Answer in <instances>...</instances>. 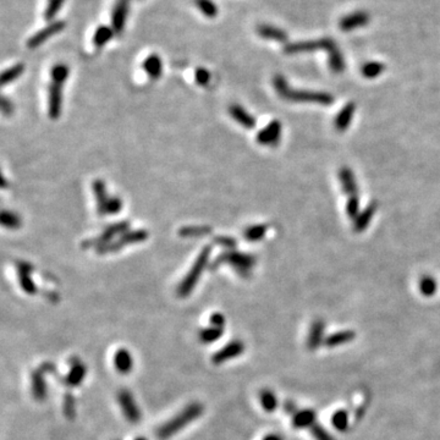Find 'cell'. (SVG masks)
I'll return each mask as SVG.
<instances>
[{
	"label": "cell",
	"instance_id": "cell-1",
	"mask_svg": "<svg viewBox=\"0 0 440 440\" xmlns=\"http://www.w3.org/2000/svg\"><path fill=\"white\" fill-rule=\"evenodd\" d=\"M275 91L282 99L296 103H318V104L329 105L334 102V98L330 94L324 92H311V91H295L289 87L286 80L282 76L274 77Z\"/></svg>",
	"mask_w": 440,
	"mask_h": 440
},
{
	"label": "cell",
	"instance_id": "cell-2",
	"mask_svg": "<svg viewBox=\"0 0 440 440\" xmlns=\"http://www.w3.org/2000/svg\"><path fill=\"white\" fill-rule=\"evenodd\" d=\"M223 264H230L235 271L239 273L241 277L247 278L250 277V273L251 269L256 264V257L250 255V253H243L239 252L236 250L233 251H225L220 253L217 258L212 262L211 269H218L220 265Z\"/></svg>",
	"mask_w": 440,
	"mask_h": 440
},
{
	"label": "cell",
	"instance_id": "cell-3",
	"mask_svg": "<svg viewBox=\"0 0 440 440\" xmlns=\"http://www.w3.org/2000/svg\"><path fill=\"white\" fill-rule=\"evenodd\" d=\"M202 412H203V407H202L200 404L189 405L181 413H179L174 418L170 419V422L160 427L156 432L157 436H158L159 439L170 438V436L174 435L175 433L180 432V430L185 428L186 426H188L192 420L198 418V417L202 415Z\"/></svg>",
	"mask_w": 440,
	"mask_h": 440
},
{
	"label": "cell",
	"instance_id": "cell-4",
	"mask_svg": "<svg viewBox=\"0 0 440 440\" xmlns=\"http://www.w3.org/2000/svg\"><path fill=\"white\" fill-rule=\"evenodd\" d=\"M212 255V246H205L203 250L200 252L197 259H196L194 264H192L191 269H189L186 277L182 279V281L180 282L178 288V295L180 297H187L191 291L194 290L196 285H197L198 280H200L202 273L205 269V266L208 265Z\"/></svg>",
	"mask_w": 440,
	"mask_h": 440
},
{
	"label": "cell",
	"instance_id": "cell-5",
	"mask_svg": "<svg viewBox=\"0 0 440 440\" xmlns=\"http://www.w3.org/2000/svg\"><path fill=\"white\" fill-rule=\"evenodd\" d=\"M128 230H130V221L128 220H123V221H119V223H114L111 224V225L105 227L99 236L94 237V239H88L83 241L82 248L97 250L98 247L114 241L115 236H121L124 233H126Z\"/></svg>",
	"mask_w": 440,
	"mask_h": 440
},
{
	"label": "cell",
	"instance_id": "cell-6",
	"mask_svg": "<svg viewBox=\"0 0 440 440\" xmlns=\"http://www.w3.org/2000/svg\"><path fill=\"white\" fill-rule=\"evenodd\" d=\"M65 26L66 24L62 20L49 22L46 27H43L42 30L36 32L33 36H31L30 40H28L27 43H26V46H27V48H30V49H36V48L41 47L42 44L46 43L50 37L60 33V32L65 28Z\"/></svg>",
	"mask_w": 440,
	"mask_h": 440
},
{
	"label": "cell",
	"instance_id": "cell-7",
	"mask_svg": "<svg viewBox=\"0 0 440 440\" xmlns=\"http://www.w3.org/2000/svg\"><path fill=\"white\" fill-rule=\"evenodd\" d=\"M281 137L280 121L273 120L257 135V142L262 146H277Z\"/></svg>",
	"mask_w": 440,
	"mask_h": 440
},
{
	"label": "cell",
	"instance_id": "cell-8",
	"mask_svg": "<svg viewBox=\"0 0 440 440\" xmlns=\"http://www.w3.org/2000/svg\"><path fill=\"white\" fill-rule=\"evenodd\" d=\"M131 0H117L111 11V27L115 33L120 34L124 31L128 16Z\"/></svg>",
	"mask_w": 440,
	"mask_h": 440
},
{
	"label": "cell",
	"instance_id": "cell-9",
	"mask_svg": "<svg viewBox=\"0 0 440 440\" xmlns=\"http://www.w3.org/2000/svg\"><path fill=\"white\" fill-rule=\"evenodd\" d=\"M63 105V85L51 82L49 86V99H48V114L53 120H58L62 115Z\"/></svg>",
	"mask_w": 440,
	"mask_h": 440
},
{
	"label": "cell",
	"instance_id": "cell-10",
	"mask_svg": "<svg viewBox=\"0 0 440 440\" xmlns=\"http://www.w3.org/2000/svg\"><path fill=\"white\" fill-rule=\"evenodd\" d=\"M119 404H120L121 410H123L124 415L126 418L132 423H137L141 418V413L136 403H135L133 397L126 390H121L118 395Z\"/></svg>",
	"mask_w": 440,
	"mask_h": 440
},
{
	"label": "cell",
	"instance_id": "cell-11",
	"mask_svg": "<svg viewBox=\"0 0 440 440\" xmlns=\"http://www.w3.org/2000/svg\"><path fill=\"white\" fill-rule=\"evenodd\" d=\"M17 273H18V280H20V285L26 294L28 295H34L37 292V288L34 285L33 280L31 278V273L33 271V266L31 263L27 262H18L17 264Z\"/></svg>",
	"mask_w": 440,
	"mask_h": 440
},
{
	"label": "cell",
	"instance_id": "cell-12",
	"mask_svg": "<svg viewBox=\"0 0 440 440\" xmlns=\"http://www.w3.org/2000/svg\"><path fill=\"white\" fill-rule=\"evenodd\" d=\"M245 350V345L241 341H231L229 345L224 346L223 349H220L215 355L212 357V361L215 365H220L223 362L231 359L234 357H237Z\"/></svg>",
	"mask_w": 440,
	"mask_h": 440
},
{
	"label": "cell",
	"instance_id": "cell-13",
	"mask_svg": "<svg viewBox=\"0 0 440 440\" xmlns=\"http://www.w3.org/2000/svg\"><path fill=\"white\" fill-rule=\"evenodd\" d=\"M229 113L234 120L237 121L241 126L245 128H253L256 126V119L252 117L248 111L245 110L239 104H231L229 108Z\"/></svg>",
	"mask_w": 440,
	"mask_h": 440
},
{
	"label": "cell",
	"instance_id": "cell-14",
	"mask_svg": "<svg viewBox=\"0 0 440 440\" xmlns=\"http://www.w3.org/2000/svg\"><path fill=\"white\" fill-rule=\"evenodd\" d=\"M144 72L152 80H158L163 73V62L158 54H150L142 64Z\"/></svg>",
	"mask_w": 440,
	"mask_h": 440
},
{
	"label": "cell",
	"instance_id": "cell-15",
	"mask_svg": "<svg viewBox=\"0 0 440 440\" xmlns=\"http://www.w3.org/2000/svg\"><path fill=\"white\" fill-rule=\"evenodd\" d=\"M339 179L341 182L342 189L346 195H349L350 197H355L358 194V187L357 182H356L355 175L349 168H342L339 171Z\"/></svg>",
	"mask_w": 440,
	"mask_h": 440
},
{
	"label": "cell",
	"instance_id": "cell-16",
	"mask_svg": "<svg viewBox=\"0 0 440 440\" xmlns=\"http://www.w3.org/2000/svg\"><path fill=\"white\" fill-rule=\"evenodd\" d=\"M148 239V231L143 229H137V230H128L126 233H124L123 235L119 236L117 240L120 248H124L125 246L132 245V243H139L143 242Z\"/></svg>",
	"mask_w": 440,
	"mask_h": 440
},
{
	"label": "cell",
	"instance_id": "cell-17",
	"mask_svg": "<svg viewBox=\"0 0 440 440\" xmlns=\"http://www.w3.org/2000/svg\"><path fill=\"white\" fill-rule=\"evenodd\" d=\"M92 188H93V194H94L95 201H97V211H98V213L102 215L105 204H107L108 200L110 198L108 196L107 186H105V182L103 181V180L97 179V180H94V181H93Z\"/></svg>",
	"mask_w": 440,
	"mask_h": 440
},
{
	"label": "cell",
	"instance_id": "cell-18",
	"mask_svg": "<svg viewBox=\"0 0 440 440\" xmlns=\"http://www.w3.org/2000/svg\"><path fill=\"white\" fill-rule=\"evenodd\" d=\"M355 110H356V107L353 103H349V104H346L345 107L340 110V113L338 114V117H336L335 121H334V125H335L336 130L345 131L346 128L349 127V125L351 124L352 121Z\"/></svg>",
	"mask_w": 440,
	"mask_h": 440
},
{
	"label": "cell",
	"instance_id": "cell-19",
	"mask_svg": "<svg viewBox=\"0 0 440 440\" xmlns=\"http://www.w3.org/2000/svg\"><path fill=\"white\" fill-rule=\"evenodd\" d=\"M375 211H377V203L373 202V203L369 204L361 214H358V217L355 219V226H353L356 233H361V231H364L366 227L368 226L372 218H373Z\"/></svg>",
	"mask_w": 440,
	"mask_h": 440
},
{
	"label": "cell",
	"instance_id": "cell-20",
	"mask_svg": "<svg viewBox=\"0 0 440 440\" xmlns=\"http://www.w3.org/2000/svg\"><path fill=\"white\" fill-rule=\"evenodd\" d=\"M114 33L115 32L111 26H99V27H97V30L94 31V34H93V44L97 48H103L105 44L110 42Z\"/></svg>",
	"mask_w": 440,
	"mask_h": 440
},
{
	"label": "cell",
	"instance_id": "cell-21",
	"mask_svg": "<svg viewBox=\"0 0 440 440\" xmlns=\"http://www.w3.org/2000/svg\"><path fill=\"white\" fill-rule=\"evenodd\" d=\"M132 357H131L130 352L127 350H119L114 356V365L115 368L118 369L120 373H128L132 368Z\"/></svg>",
	"mask_w": 440,
	"mask_h": 440
},
{
	"label": "cell",
	"instance_id": "cell-22",
	"mask_svg": "<svg viewBox=\"0 0 440 440\" xmlns=\"http://www.w3.org/2000/svg\"><path fill=\"white\" fill-rule=\"evenodd\" d=\"M355 338H356V334L355 332H351V330L338 332L333 334V335L328 336V338L324 340V345L329 346V348H335V346L342 345V343L351 341V340H353Z\"/></svg>",
	"mask_w": 440,
	"mask_h": 440
},
{
	"label": "cell",
	"instance_id": "cell-23",
	"mask_svg": "<svg viewBox=\"0 0 440 440\" xmlns=\"http://www.w3.org/2000/svg\"><path fill=\"white\" fill-rule=\"evenodd\" d=\"M212 233L211 226H184L179 230V235L186 239L203 237Z\"/></svg>",
	"mask_w": 440,
	"mask_h": 440
},
{
	"label": "cell",
	"instance_id": "cell-24",
	"mask_svg": "<svg viewBox=\"0 0 440 440\" xmlns=\"http://www.w3.org/2000/svg\"><path fill=\"white\" fill-rule=\"evenodd\" d=\"M24 71H25V65L22 63L15 64L14 66L4 70L2 73V85L6 86L9 85V83L14 82L15 80H17L18 77L24 73Z\"/></svg>",
	"mask_w": 440,
	"mask_h": 440
},
{
	"label": "cell",
	"instance_id": "cell-25",
	"mask_svg": "<svg viewBox=\"0 0 440 440\" xmlns=\"http://www.w3.org/2000/svg\"><path fill=\"white\" fill-rule=\"evenodd\" d=\"M314 419H316V415H314L313 411L304 410L297 412L292 422H294V426L297 427V428H304V427L313 425Z\"/></svg>",
	"mask_w": 440,
	"mask_h": 440
},
{
	"label": "cell",
	"instance_id": "cell-26",
	"mask_svg": "<svg viewBox=\"0 0 440 440\" xmlns=\"http://www.w3.org/2000/svg\"><path fill=\"white\" fill-rule=\"evenodd\" d=\"M268 225H252L243 231V237L250 242H257L265 236Z\"/></svg>",
	"mask_w": 440,
	"mask_h": 440
},
{
	"label": "cell",
	"instance_id": "cell-27",
	"mask_svg": "<svg viewBox=\"0 0 440 440\" xmlns=\"http://www.w3.org/2000/svg\"><path fill=\"white\" fill-rule=\"evenodd\" d=\"M195 5L205 17L214 18L218 16V6L212 0H195Z\"/></svg>",
	"mask_w": 440,
	"mask_h": 440
},
{
	"label": "cell",
	"instance_id": "cell-28",
	"mask_svg": "<svg viewBox=\"0 0 440 440\" xmlns=\"http://www.w3.org/2000/svg\"><path fill=\"white\" fill-rule=\"evenodd\" d=\"M69 75H70V70L65 64L59 63V64H55V65L51 67L50 76H51V80H53L51 82H56V83H60V85H64V82L66 81V79L69 77Z\"/></svg>",
	"mask_w": 440,
	"mask_h": 440
},
{
	"label": "cell",
	"instance_id": "cell-29",
	"mask_svg": "<svg viewBox=\"0 0 440 440\" xmlns=\"http://www.w3.org/2000/svg\"><path fill=\"white\" fill-rule=\"evenodd\" d=\"M2 225L6 229H18L21 226V219L17 214L10 211L2 212Z\"/></svg>",
	"mask_w": 440,
	"mask_h": 440
},
{
	"label": "cell",
	"instance_id": "cell-30",
	"mask_svg": "<svg viewBox=\"0 0 440 440\" xmlns=\"http://www.w3.org/2000/svg\"><path fill=\"white\" fill-rule=\"evenodd\" d=\"M324 330V324L322 322H316L311 329L310 338H308V345L311 349H316L320 342H322V334Z\"/></svg>",
	"mask_w": 440,
	"mask_h": 440
},
{
	"label": "cell",
	"instance_id": "cell-31",
	"mask_svg": "<svg viewBox=\"0 0 440 440\" xmlns=\"http://www.w3.org/2000/svg\"><path fill=\"white\" fill-rule=\"evenodd\" d=\"M64 3H65V0H48L46 11H44V18L48 22L53 21L54 17L62 10Z\"/></svg>",
	"mask_w": 440,
	"mask_h": 440
},
{
	"label": "cell",
	"instance_id": "cell-32",
	"mask_svg": "<svg viewBox=\"0 0 440 440\" xmlns=\"http://www.w3.org/2000/svg\"><path fill=\"white\" fill-rule=\"evenodd\" d=\"M258 34L263 38H269V40L274 41H284L285 34L281 31L277 30V28L271 27V26H259L258 27Z\"/></svg>",
	"mask_w": 440,
	"mask_h": 440
},
{
	"label": "cell",
	"instance_id": "cell-33",
	"mask_svg": "<svg viewBox=\"0 0 440 440\" xmlns=\"http://www.w3.org/2000/svg\"><path fill=\"white\" fill-rule=\"evenodd\" d=\"M261 404H262L263 409H264L265 411H268V412H273V411L277 409V406H278L277 397H275V395L269 390L262 391Z\"/></svg>",
	"mask_w": 440,
	"mask_h": 440
},
{
	"label": "cell",
	"instance_id": "cell-34",
	"mask_svg": "<svg viewBox=\"0 0 440 440\" xmlns=\"http://www.w3.org/2000/svg\"><path fill=\"white\" fill-rule=\"evenodd\" d=\"M419 291L425 296H433L436 291V281L432 277H423L419 280Z\"/></svg>",
	"mask_w": 440,
	"mask_h": 440
},
{
	"label": "cell",
	"instance_id": "cell-35",
	"mask_svg": "<svg viewBox=\"0 0 440 440\" xmlns=\"http://www.w3.org/2000/svg\"><path fill=\"white\" fill-rule=\"evenodd\" d=\"M86 369L82 365H76L75 367L71 369L70 374L67 375V381L66 383L69 385H77L81 383V380L85 377Z\"/></svg>",
	"mask_w": 440,
	"mask_h": 440
},
{
	"label": "cell",
	"instance_id": "cell-36",
	"mask_svg": "<svg viewBox=\"0 0 440 440\" xmlns=\"http://www.w3.org/2000/svg\"><path fill=\"white\" fill-rule=\"evenodd\" d=\"M123 209V201L119 197H110L105 204L104 209H103L102 215H113L118 214L119 212Z\"/></svg>",
	"mask_w": 440,
	"mask_h": 440
},
{
	"label": "cell",
	"instance_id": "cell-37",
	"mask_svg": "<svg viewBox=\"0 0 440 440\" xmlns=\"http://www.w3.org/2000/svg\"><path fill=\"white\" fill-rule=\"evenodd\" d=\"M221 332H223V330H221V328H217V327L208 328V329L201 330L200 339L203 342L209 343L212 341H214V340L219 339L221 336Z\"/></svg>",
	"mask_w": 440,
	"mask_h": 440
},
{
	"label": "cell",
	"instance_id": "cell-38",
	"mask_svg": "<svg viewBox=\"0 0 440 440\" xmlns=\"http://www.w3.org/2000/svg\"><path fill=\"white\" fill-rule=\"evenodd\" d=\"M332 422H333V425H334V427H335L336 429L341 430V432H342V430H345L346 428H348V426H349V416H348V413H346L343 410L338 411V412L334 413V416H333V418H332Z\"/></svg>",
	"mask_w": 440,
	"mask_h": 440
},
{
	"label": "cell",
	"instance_id": "cell-39",
	"mask_svg": "<svg viewBox=\"0 0 440 440\" xmlns=\"http://www.w3.org/2000/svg\"><path fill=\"white\" fill-rule=\"evenodd\" d=\"M213 242L217 246L225 248L226 251H233V250L236 248V245H237L236 239H234V237H230V236H224V235L215 236L213 239Z\"/></svg>",
	"mask_w": 440,
	"mask_h": 440
},
{
	"label": "cell",
	"instance_id": "cell-40",
	"mask_svg": "<svg viewBox=\"0 0 440 440\" xmlns=\"http://www.w3.org/2000/svg\"><path fill=\"white\" fill-rule=\"evenodd\" d=\"M32 390H33L34 396L41 399L46 394V387H44V380L41 377V374L33 375V383H32Z\"/></svg>",
	"mask_w": 440,
	"mask_h": 440
},
{
	"label": "cell",
	"instance_id": "cell-41",
	"mask_svg": "<svg viewBox=\"0 0 440 440\" xmlns=\"http://www.w3.org/2000/svg\"><path fill=\"white\" fill-rule=\"evenodd\" d=\"M195 81L200 86H207L211 81V72L204 67H198L195 71Z\"/></svg>",
	"mask_w": 440,
	"mask_h": 440
},
{
	"label": "cell",
	"instance_id": "cell-42",
	"mask_svg": "<svg viewBox=\"0 0 440 440\" xmlns=\"http://www.w3.org/2000/svg\"><path fill=\"white\" fill-rule=\"evenodd\" d=\"M358 198L357 196H355V197H350L348 201V204H346V213H348L349 218H351V219H356V218L358 217Z\"/></svg>",
	"mask_w": 440,
	"mask_h": 440
},
{
	"label": "cell",
	"instance_id": "cell-43",
	"mask_svg": "<svg viewBox=\"0 0 440 440\" xmlns=\"http://www.w3.org/2000/svg\"><path fill=\"white\" fill-rule=\"evenodd\" d=\"M381 71H383V66L379 65V64H369V65H367L364 69L365 76L372 77V79L379 75Z\"/></svg>",
	"mask_w": 440,
	"mask_h": 440
},
{
	"label": "cell",
	"instance_id": "cell-44",
	"mask_svg": "<svg viewBox=\"0 0 440 440\" xmlns=\"http://www.w3.org/2000/svg\"><path fill=\"white\" fill-rule=\"evenodd\" d=\"M312 433L314 436H316L317 440H334V438H332V436L326 432V429H323L322 427L318 425H314L312 427Z\"/></svg>",
	"mask_w": 440,
	"mask_h": 440
},
{
	"label": "cell",
	"instance_id": "cell-45",
	"mask_svg": "<svg viewBox=\"0 0 440 440\" xmlns=\"http://www.w3.org/2000/svg\"><path fill=\"white\" fill-rule=\"evenodd\" d=\"M2 111L4 115H11L12 111H14V105H12V103L10 99H8L5 97V95H3L2 97Z\"/></svg>",
	"mask_w": 440,
	"mask_h": 440
},
{
	"label": "cell",
	"instance_id": "cell-46",
	"mask_svg": "<svg viewBox=\"0 0 440 440\" xmlns=\"http://www.w3.org/2000/svg\"><path fill=\"white\" fill-rule=\"evenodd\" d=\"M224 322H225V318L220 313H214L213 316L211 317V323L213 324V327L221 328L224 326Z\"/></svg>",
	"mask_w": 440,
	"mask_h": 440
},
{
	"label": "cell",
	"instance_id": "cell-47",
	"mask_svg": "<svg viewBox=\"0 0 440 440\" xmlns=\"http://www.w3.org/2000/svg\"><path fill=\"white\" fill-rule=\"evenodd\" d=\"M264 440H281V438L278 435H268Z\"/></svg>",
	"mask_w": 440,
	"mask_h": 440
},
{
	"label": "cell",
	"instance_id": "cell-48",
	"mask_svg": "<svg viewBox=\"0 0 440 440\" xmlns=\"http://www.w3.org/2000/svg\"><path fill=\"white\" fill-rule=\"evenodd\" d=\"M136 440H146V439H143V438H139V439H136Z\"/></svg>",
	"mask_w": 440,
	"mask_h": 440
}]
</instances>
